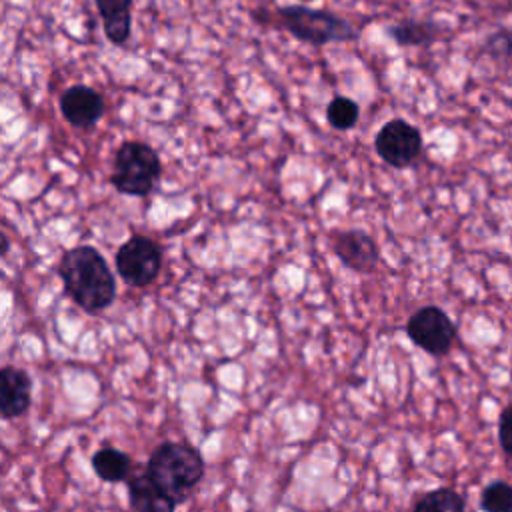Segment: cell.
<instances>
[{
	"instance_id": "cell-4",
	"label": "cell",
	"mask_w": 512,
	"mask_h": 512,
	"mask_svg": "<svg viewBox=\"0 0 512 512\" xmlns=\"http://www.w3.org/2000/svg\"><path fill=\"white\" fill-rule=\"evenodd\" d=\"M278 14L292 36L312 46L344 42L356 36L348 20L326 10H314L306 6H284L278 10Z\"/></svg>"
},
{
	"instance_id": "cell-15",
	"label": "cell",
	"mask_w": 512,
	"mask_h": 512,
	"mask_svg": "<svg viewBox=\"0 0 512 512\" xmlns=\"http://www.w3.org/2000/svg\"><path fill=\"white\" fill-rule=\"evenodd\" d=\"M480 508L484 512H512V484L504 480L490 482L480 494Z\"/></svg>"
},
{
	"instance_id": "cell-17",
	"label": "cell",
	"mask_w": 512,
	"mask_h": 512,
	"mask_svg": "<svg viewBox=\"0 0 512 512\" xmlns=\"http://www.w3.org/2000/svg\"><path fill=\"white\" fill-rule=\"evenodd\" d=\"M388 34L402 46H416V44H424L430 40L432 28L428 24H420V22H402V24L390 26Z\"/></svg>"
},
{
	"instance_id": "cell-3",
	"label": "cell",
	"mask_w": 512,
	"mask_h": 512,
	"mask_svg": "<svg viewBox=\"0 0 512 512\" xmlns=\"http://www.w3.org/2000/svg\"><path fill=\"white\" fill-rule=\"evenodd\" d=\"M162 172V164L154 148L144 142L128 140L114 154L110 182L126 196H148Z\"/></svg>"
},
{
	"instance_id": "cell-8",
	"label": "cell",
	"mask_w": 512,
	"mask_h": 512,
	"mask_svg": "<svg viewBox=\"0 0 512 512\" xmlns=\"http://www.w3.org/2000/svg\"><path fill=\"white\" fill-rule=\"evenodd\" d=\"M60 112L76 128H90L94 126L104 114V100L102 96L84 84L70 86L60 96Z\"/></svg>"
},
{
	"instance_id": "cell-11",
	"label": "cell",
	"mask_w": 512,
	"mask_h": 512,
	"mask_svg": "<svg viewBox=\"0 0 512 512\" xmlns=\"http://www.w3.org/2000/svg\"><path fill=\"white\" fill-rule=\"evenodd\" d=\"M130 512H174L176 500L162 492L148 474H132L128 478Z\"/></svg>"
},
{
	"instance_id": "cell-1",
	"label": "cell",
	"mask_w": 512,
	"mask_h": 512,
	"mask_svg": "<svg viewBox=\"0 0 512 512\" xmlns=\"http://www.w3.org/2000/svg\"><path fill=\"white\" fill-rule=\"evenodd\" d=\"M58 274L66 294L86 312L108 308L116 296V282L102 254L92 246H74L60 258Z\"/></svg>"
},
{
	"instance_id": "cell-14",
	"label": "cell",
	"mask_w": 512,
	"mask_h": 512,
	"mask_svg": "<svg viewBox=\"0 0 512 512\" xmlns=\"http://www.w3.org/2000/svg\"><path fill=\"white\" fill-rule=\"evenodd\" d=\"M412 512H466L464 498L452 488H436L420 496Z\"/></svg>"
},
{
	"instance_id": "cell-9",
	"label": "cell",
	"mask_w": 512,
	"mask_h": 512,
	"mask_svg": "<svg viewBox=\"0 0 512 512\" xmlns=\"http://www.w3.org/2000/svg\"><path fill=\"white\" fill-rule=\"evenodd\" d=\"M332 248L342 264L356 272H370L378 262L376 242L362 230L336 232Z\"/></svg>"
},
{
	"instance_id": "cell-16",
	"label": "cell",
	"mask_w": 512,
	"mask_h": 512,
	"mask_svg": "<svg viewBox=\"0 0 512 512\" xmlns=\"http://www.w3.org/2000/svg\"><path fill=\"white\" fill-rule=\"evenodd\" d=\"M328 124L336 130H348L358 122V104L346 96H336L326 108Z\"/></svg>"
},
{
	"instance_id": "cell-10",
	"label": "cell",
	"mask_w": 512,
	"mask_h": 512,
	"mask_svg": "<svg viewBox=\"0 0 512 512\" xmlns=\"http://www.w3.org/2000/svg\"><path fill=\"white\" fill-rule=\"evenodd\" d=\"M30 406V376L16 368L4 366L0 370V414L10 420L22 416Z\"/></svg>"
},
{
	"instance_id": "cell-19",
	"label": "cell",
	"mask_w": 512,
	"mask_h": 512,
	"mask_svg": "<svg viewBox=\"0 0 512 512\" xmlns=\"http://www.w3.org/2000/svg\"><path fill=\"white\" fill-rule=\"evenodd\" d=\"M8 252V238H6V234H2V254H6Z\"/></svg>"
},
{
	"instance_id": "cell-6",
	"label": "cell",
	"mask_w": 512,
	"mask_h": 512,
	"mask_svg": "<svg viewBox=\"0 0 512 512\" xmlns=\"http://www.w3.org/2000/svg\"><path fill=\"white\" fill-rule=\"evenodd\" d=\"M408 338L432 356H444L456 340V324L438 306L418 308L406 322Z\"/></svg>"
},
{
	"instance_id": "cell-7",
	"label": "cell",
	"mask_w": 512,
	"mask_h": 512,
	"mask_svg": "<svg viewBox=\"0 0 512 512\" xmlns=\"http://www.w3.org/2000/svg\"><path fill=\"white\" fill-rule=\"evenodd\" d=\"M376 154L394 168L410 166L422 150V136L418 128L402 118L386 122L374 138Z\"/></svg>"
},
{
	"instance_id": "cell-12",
	"label": "cell",
	"mask_w": 512,
	"mask_h": 512,
	"mask_svg": "<svg viewBox=\"0 0 512 512\" xmlns=\"http://www.w3.org/2000/svg\"><path fill=\"white\" fill-rule=\"evenodd\" d=\"M104 22V34L112 44L122 46L130 38L132 0H96Z\"/></svg>"
},
{
	"instance_id": "cell-2",
	"label": "cell",
	"mask_w": 512,
	"mask_h": 512,
	"mask_svg": "<svg viewBox=\"0 0 512 512\" xmlns=\"http://www.w3.org/2000/svg\"><path fill=\"white\" fill-rule=\"evenodd\" d=\"M146 474L162 492L180 504L202 480L204 460L190 444L162 442L150 454Z\"/></svg>"
},
{
	"instance_id": "cell-5",
	"label": "cell",
	"mask_w": 512,
	"mask_h": 512,
	"mask_svg": "<svg viewBox=\"0 0 512 512\" xmlns=\"http://www.w3.org/2000/svg\"><path fill=\"white\" fill-rule=\"evenodd\" d=\"M160 266V246L148 236H132L116 252V270L120 278L136 288L152 284L160 272Z\"/></svg>"
},
{
	"instance_id": "cell-13",
	"label": "cell",
	"mask_w": 512,
	"mask_h": 512,
	"mask_svg": "<svg viewBox=\"0 0 512 512\" xmlns=\"http://www.w3.org/2000/svg\"><path fill=\"white\" fill-rule=\"evenodd\" d=\"M92 468H94L96 476L104 482H122V480L130 478L132 460L126 452L106 446V448H100L94 452Z\"/></svg>"
},
{
	"instance_id": "cell-18",
	"label": "cell",
	"mask_w": 512,
	"mask_h": 512,
	"mask_svg": "<svg viewBox=\"0 0 512 512\" xmlns=\"http://www.w3.org/2000/svg\"><path fill=\"white\" fill-rule=\"evenodd\" d=\"M498 440L502 450L512 458V402L500 412L498 418Z\"/></svg>"
}]
</instances>
